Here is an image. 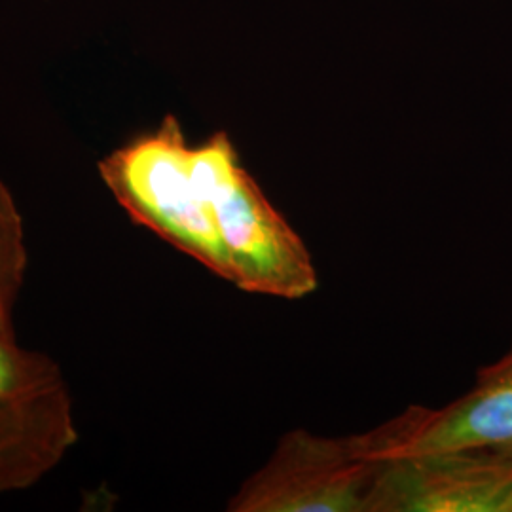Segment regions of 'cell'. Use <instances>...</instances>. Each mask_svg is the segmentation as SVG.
<instances>
[{
	"instance_id": "obj_5",
	"label": "cell",
	"mask_w": 512,
	"mask_h": 512,
	"mask_svg": "<svg viewBox=\"0 0 512 512\" xmlns=\"http://www.w3.org/2000/svg\"><path fill=\"white\" fill-rule=\"evenodd\" d=\"M366 512H512V452L459 448L387 459Z\"/></svg>"
},
{
	"instance_id": "obj_6",
	"label": "cell",
	"mask_w": 512,
	"mask_h": 512,
	"mask_svg": "<svg viewBox=\"0 0 512 512\" xmlns=\"http://www.w3.org/2000/svg\"><path fill=\"white\" fill-rule=\"evenodd\" d=\"M366 439L378 461L459 448L512 452V344L476 372L475 384L456 401L439 410L410 406L366 431Z\"/></svg>"
},
{
	"instance_id": "obj_2",
	"label": "cell",
	"mask_w": 512,
	"mask_h": 512,
	"mask_svg": "<svg viewBox=\"0 0 512 512\" xmlns=\"http://www.w3.org/2000/svg\"><path fill=\"white\" fill-rule=\"evenodd\" d=\"M192 158L232 264V285L285 300L315 293L319 275L304 239L241 164L232 137L209 135L192 145Z\"/></svg>"
},
{
	"instance_id": "obj_4",
	"label": "cell",
	"mask_w": 512,
	"mask_h": 512,
	"mask_svg": "<svg viewBox=\"0 0 512 512\" xmlns=\"http://www.w3.org/2000/svg\"><path fill=\"white\" fill-rule=\"evenodd\" d=\"M382 465L370 456L365 433L334 439L293 429L241 484L228 511L366 512Z\"/></svg>"
},
{
	"instance_id": "obj_7",
	"label": "cell",
	"mask_w": 512,
	"mask_h": 512,
	"mask_svg": "<svg viewBox=\"0 0 512 512\" xmlns=\"http://www.w3.org/2000/svg\"><path fill=\"white\" fill-rule=\"evenodd\" d=\"M25 228L8 186L0 179V332L16 336L14 311L27 272Z\"/></svg>"
},
{
	"instance_id": "obj_3",
	"label": "cell",
	"mask_w": 512,
	"mask_h": 512,
	"mask_svg": "<svg viewBox=\"0 0 512 512\" xmlns=\"http://www.w3.org/2000/svg\"><path fill=\"white\" fill-rule=\"evenodd\" d=\"M76 442L73 397L59 365L0 332V494L33 488Z\"/></svg>"
},
{
	"instance_id": "obj_1",
	"label": "cell",
	"mask_w": 512,
	"mask_h": 512,
	"mask_svg": "<svg viewBox=\"0 0 512 512\" xmlns=\"http://www.w3.org/2000/svg\"><path fill=\"white\" fill-rule=\"evenodd\" d=\"M97 167L129 219L234 283L230 258L194 167L192 143L173 114L114 148Z\"/></svg>"
}]
</instances>
